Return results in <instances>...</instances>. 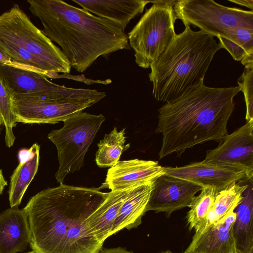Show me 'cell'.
Segmentation results:
<instances>
[{"label": "cell", "mask_w": 253, "mask_h": 253, "mask_svg": "<svg viewBox=\"0 0 253 253\" xmlns=\"http://www.w3.org/2000/svg\"><path fill=\"white\" fill-rule=\"evenodd\" d=\"M99 188L63 183L33 196L23 209L36 253H98L103 244L91 232L87 219L108 195Z\"/></svg>", "instance_id": "cell-1"}, {"label": "cell", "mask_w": 253, "mask_h": 253, "mask_svg": "<svg viewBox=\"0 0 253 253\" xmlns=\"http://www.w3.org/2000/svg\"><path fill=\"white\" fill-rule=\"evenodd\" d=\"M238 86L214 88L201 84L158 110L156 133L163 136L158 154L162 159L209 141L220 142L227 134L235 109Z\"/></svg>", "instance_id": "cell-2"}, {"label": "cell", "mask_w": 253, "mask_h": 253, "mask_svg": "<svg viewBox=\"0 0 253 253\" xmlns=\"http://www.w3.org/2000/svg\"><path fill=\"white\" fill-rule=\"evenodd\" d=\"M43 33L57 43L71 68L86 70L101 56L130 49L127 36L106 19L60 0H28Z\"/></svg>", "instance_id": "cell-3"}, {"label": "cell", "mask_w": 253, "mask_h": 253, "mask_svg": "<svg viewBox=\"0 0 253 253\" xmlns=\"http://www.w3.org/2000/svg\"><path fill=\"white\" fill-rule=\"evenodd\" d=\"M184 26L150 67L152 94L158 101H170L204 83L215 54L222 48L211 35Z\"/></svg>", "instance_id": "cell-4"}, {"label": "cell", "mask_w": 253, "mask_h": 253, "mask_svg": "<svg viewBox=\"0 0 253 253\" xmlns=\"http://www.w3.org/2000/svg\"><path fill=\"white\" fill-rule=\"evenodd\" d=\"M0 44L18 68L46 78L70 72L71 66L61 50L17 4L0 15Z\"/></svg>", "instance_id": "cell-5"}, {"label": "cell", "mask_w": 253, "mask_h": 253, "mask_svg": "<svg viewBox=\"0 0 253 253\" xmlns=\"http://www.w3.org/2000/svg\"><path fill=\"white\" fill-rule=\"evenodd\" d=\"M94 91L63 86L58 90L10 94L17 123L55 124L97 103Z\"/></svg>", "instance_id": "cell-6"}, {"label": "cell", "mask_w": 253, "mask_h": 253, "mask_svg": "<svg viewBox=\"0 0 253 253\" xmlns=\"http://www.w3.org/2000/svg\"><path fill=\"white\" fill-rule=\"evenodd\" d=\"M175 1H151L153 4L128 33L129 45L139 67L150 68L176 35L173 8Z\"/></svg>", "instance_id": "cell-7"}, {"label": "cell", "mask_w": 253, "mask_h": 253, "mask_svg": "<svg viewBox=\"0 0 253 253\" xmlns=\"http://www.w3.org/2000/svg\"><path fill=\"white\" fill-rule=\"evenodd\" d=\"M105 120L102 114L81 111L65 120L61 128L48 134L57 150L59 168L55 175L57 182L62 184L67 175L83 167L85 154Z\"/></svg>", "instance_id": "cell-8"}, {"label": "cell", "mask_w": 253, "mask_h": 253, "mask_svg": "<svg viewBox=\"0 0 253 253\" xmlns=\"http://www.w3.org/2000/svg\"><path fill=\"white\" fill-rule=\"evenodd\" d=\"M176 19L212 36L226 38L233 29H253V11L221 5L210 0H177L173 7Z\"/></svg>", "instance_id": "cell-9"}, {"label": "cell", "mask_w": 253, "mask_h": 253, "mask_svg": "<svg viewBox=\"0 0 253 253\" xmlns=\"http://www.w3.org/2000/svg\"><path fill=\"white\" fill-rule=\"evenodd\" d=\"M166 175L195 183L218 192L237 183L253 180V170L242 167L206 162L192 163L182 167H164Z\"/></svg>", "instance_id": "cell-10"}, {"label": "cell", "mask_w": 253, "mask_h": 253, "mask_svg": "<svg viewBox=\"0 0 253 253\" xmlns=\"http://www.w3.org/2000/svg\"><path fill=\"white\" fill-rule=\"evenodd\" d=\"M202 188L191 181L166 174L161 175L152 182L146 211L163 212L169 217L173 212L189 207L196 194Z\"/></svg>", "instance_id": "cell-11"}, {"label": "cell", "mask_w": 253, "mask_h": 253, "mask_svg": "<svg viewBox=\"0 0 253 253\" xmlns=\"http://www.w3.org/2000/svg\"><path fill=\"white\" fill-rule=\"evenodd\" d=\"M203 161L253 170V121L227 134L216 148L207 151Z\"/></svg>", "instance_id": "cell-12"}, {"label": "cell", "mask_w": 253, "mask_h": 253, "mask_svg": "<svg viewBox=\"0 0 253 253\" xmlns=\"http://www.w3.org/2000/svg\"><path fill=\"white\" fill-rule=\"evenodd\" d=\"M164 174V167L157 161L137 159L119 161L108 169L101 187L111 191L126 190L153 181Z\"/></svg>", "instance_id": "cell-13"}, {"label": "cell", "mask_w": 253, "mask_h": 253, "mask_svg": "<svg viewBox=\"0 0 253 253\" xmlns=\"http://www.w3.org/2000/svg\"><path fill=\"white\" fill-rule=\"evenodd\" d=\"M236 216L233 211L223 221L195 232L184 253H237L233 233Z\"/></svg>", "instance_id": "cell-14"}, {"label": "cell", "mask_w": 253, "mask_h": 253, "mask_svg": "<svg viewBox=\"0 0 253 253\" xmlns=\"http://www.w3.org/2000/svg\"><path fill=\"white\" fill-rule=\"evenodd\" d=\"M30 231L26 213L18 207L0 214V253H17L30 243Z\"/></svg>", "instance_id": "cell-15"}, {"label": "cell", "mask_w": 253, "mask_h": 253, "mask_svg": "<svg viewBox=\"0 0 253 253\" xmlns=\"http://www.w3.org/2000/svg\"><path fill=\"white\" fill-rule=\"evenodd\" d=\"M82 8L111 21L124 31L132 19L142 13L149 0H72Z\"/></svg>", "instance_id": "cell-16"}, {"label": "cell", "mask_w": 253, "mask_h": 253, "mask_svg": "<svg viewBox=\"0 0 253 253\" xmlns=\"http://www.w3.org/2000/svg\"><path fill=\"white\" fill-rule=\"evenodd\" d=\"M0 78L10 94L56 90L63 86L37 73L1 63Z\"/></svg>", "instance_id": "cell-17"}, {"label": "cell", "mask_w": 253, "mask_h": 253, "mask_svg": "<svg viewBox=\"0 0 253 253\" xmlns=\"http://www.w3.org/2000/svg\"><path fill=\"white\" fill-rule=\"evenodd\" d=\"M40 145L36 143L18 154L19 164L10 176L8 191L11 208L18 207L29 184L37 173L40 161Z\"/></svg>", "instance_id": "cell-18"}, {"label": "cell", "mask_w": 253, "mask_h": 253, "mask_svg": "<svg viewBox=\"0 0 253 253\" xmlns=\"http://www.w3.org/2000/svg\"><path fill=\"white\" fill-rule=\"evenodd\" d=\"M153 181L135 186L129 189L114 222L111 235L124 228L129 230L136 228L141 223L142 217L146 212Z\"/></svg>", "instance_id": "cell-19"}, {"label": "cell", "mask_w": 253, "mask_h": 253, "mask_svg": "<svg viewBox=\"0 0 253 253\" xmlns=\"http://www.w3.org/2000/svg\"><path fill=\"white\" fill-rule=\"evenodd\" d=\"M130 189L109 192L103 203L87 219L89 229L100 243L103 244L111 235L114 222Z\"/></svg>", "instance_id": "cell-20"}, {"label": "cell", "mask_w": 253, "mask_h": 253, "mask_svg": "<svg viewBox=\"0 0 253 253\" xmlns=\"http://www.w3.org/2000/svg\"><path fill=\"white\" fill-rule=\"evenodd\" d=\"M233 233L237 253H253V181H251L236 208Z\"/></svg>", "instance_id": "cell-21"}, {"label": "cell", "mask_w": 253, "mask_h": 253, "mask_svg": "<svg viewBox=\"0 0 253 253\" xmlns=\"http://www.w3.org/2000/svg\"><path fill=\"white\" fill-rule=\"evenodd\" d=\"M250 181L237 183L218 192L206 220L197 232L211 224L223 221L231 212L234 211L242 200L243 194Z\"/></svg>", "instance_id": "cell-22"}, {"label": "cell", "mask_w": 253, "mask_h": 253, "mask_svg": "<svg viewBox=\"0 0 253 253\" xmlns=\"http://www.w3.org/2000/svg\"><path fill=\"white\" fill-rule=\"evenodd\" d=\"M125 129L118 131L116 127L98 143L95 161L100 168L111 167L118 162L122 153L127 150L130 144H125Z\"/></svg>", "instance_id": "cell-23"}, {"label": "cell", "mask_w": 253, "mask_h": 253, "mask_svg": "<svg viewBox=\"0 0 253 253\" xmlns=\"http://www.w3.org/2000/svg\"><path fill=\"white\" fill-rule=\"evenodd\" d=\"M218 192L211 187H204L198 196H195L186 215L189 229L197 232L203 225L212 208Z\"/></svg>", "instance_id": "cell-24"}, {"label": "cell", "mask_w": 253, "mask_h": 253, "mask_svg": "<svg viewBox=\"0 0 253 253\" xmlns=\"http://www.w3.org/2000/svg\"><path fill=\"white\" fill-rule=\"evenodd\" d=\"M0 118L5 128V144L8 147H11L15 140L13 129L17 123L13 114L10 95L0 78Z\"/></svg>", "instance_id": "cell-25"}, {"label": "cell", "mask_w": 253, "mask_h": 253, "mask_svg": "<svg viewBox=\"0 0 253 253\" xmlns=\"http://www.w3.org/2000/svg\"><path fill=\"white\" fill-rule=\"evenodd\" d=\"M237 83L244 95L246 121H253V66L245 67Z\"/></svg>", "instance_id": "cell-26"}, {"label": "cell", "mask_w": 253, "mask_h": 253, "mask_svg": "<svg viewBox=\"0 0 253 253\" xmlns=\"http://www.w3.org/2000/svg\"><path fill=\"white\" fill-rule=\"evenodd\" d=\"M225 39L243 48L248 55H253V29L241 27L233 29Z\"/></svg>", "instance_id": "cell-27"}, {"label": "cell", "mask_w": 253, "mask_h": 253, "mask_svg": "<svg viewBox=\"0 0 253 253\" xmlns=\"http://www.w3.org/2000/svg\"><path fill=\"white\" fill-rule=\"evenodd\" d=\"M222 48L226 49L236 61H241L248 55L245 50L233 42L222 37H217Z\"/></svg>", "instance_id": "cell-28"}, {"label": "cell", "mask_w": 253, "mask_h": 253, "mask_svg": "<svg viewBox=\"0 0 253 253\" xmlns=\"http://www.w3.org/2000/svg\"><path fill=\"white\" fill-rule=\"evenodd\" d=\"M0 63L17 67L6 54L2 47L0 44Z\"/></svg>", "instance_id": "cell-29"}, {"label": "cell", "mask_w": 253, "mask_h": 253, "mask_svg": "<svg viewBox=\"0 0 253 253\" xmlns=\"http://www.w3.org/2000/svg\"><path fill=\"white\" fill-rule=\"evenodd\" d=\"M98 253H133L121 247L101 250Z\"/></svg>", "instance_id": "cell-30"}, {"label": "cell", "mask_w": 253, "mask_h": 253, "mask_svg": "<svg viewBox=\"0 0 253 253\" xmlns=\"http://www.w3.org/2000/svg\"><path fill=\"white\" fill-rule=\"evenodd\" d=\"M229 1L243 5L249 8L253 11V0H228Z\"/></svg>", "instance_id": "cell-31"}, {"label": "cell", "mask_w": 253, "mask_h": 253, "mask_svg": "<svg viewBox=\"0 0 253 253\" xmlns=\"http://www.w3.org/2000/svg\"><path fill=\"white\" fill-rule=\"evenodd\" d=\"M7 185V182L3 176L2 170L0 169V195L2 194L5 186Z\"/></svg>", "instance_id": "cell-32"}, {"label": "cell", "mask_w": 253, "mask_h": 253, "mask_svg": "<svg viewBox=\"0 0 253 253\" xmlns=\"http://www.w3.org/2000/svg\"><path fill=\"white\" fill-rule=\"evenodd\" d=\"M173 253V252L168 250V251H166L165 252H161V253Z\"/></svg>", "instance_id": "cell-33"}, {"label": "cell", "mask_w": 253, "mask_h": 253, "mask_svg": "<svg viewBox=\"0 0 253 253\" xmlns=\"http://www.w3.org/2000/svg\"><path fill=\"white\" fill-rule=\"evenodd\" d=\"M2 126V121H1V120L0 118V132H1V126Z\"/></svg>", "instance_id": "cell-34"}, {"label": "cell", "mask_w": 253, "mask_h": 253, "mask_svg": "<svg viewBox=\"0 0 253 253\" xmlns=\"http://www.w3.org/2000/svg\"><path fill=\"white\" fill-rule=\"evenodd\" d=\"M26 253H36L35 251H32Z\"/></svg>", "instance_id": "cell-35"}]
</instances>
